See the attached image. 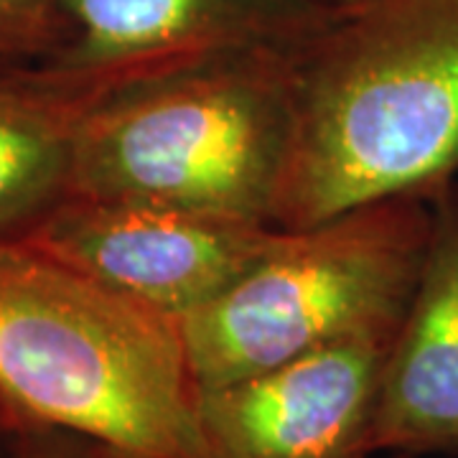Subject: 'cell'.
<instances>
[{"label": "cell", "instance_id": "1", "mask_svg": "<svg viewBox=\"0 0 458 458\" xmlns=\"http://www.w3.org/2000/svg\"><path fill=\"white\" fill-rule=\"evenodd\" d=\"M295 128L273 225L433 197L458 171V0H375L293 51Z\"/></svg>", "mask_w": 458, "mask_h": 458}, {"label": "cell", "instance_id": "10", "mask_svg": "<svg viewBox=\"0 0 458 458\" xmlns=\"http://www.w3.org/2000/svg\"><path fill=\"white\" fill-rule=\"evenodd\" d=\"M62 41V0H0V72L41 64Z\"/></svg>", "mask_w": 458, "mask_h": 458}, {"label": "cell", "instance_id": "9", "mask_svg": "<svg viewBox=\"0 0 458 458\" xmlns=\"http://www.w3.org/2000/svg\"><path fill=\"white\" fill-rule=\"evenodd\" d=\"M87 107L29 69L0 72V242L21 240L66 199Z\"/></svg>", "mask_w": 458, "mask_h": 458}, {"label": "cell", "instance_id": "3", "mask_svg": "<svg viewBox=\"0 0 458 458\" xmlns=\"http://www.w3.org/2000/svg\"><path fill=\"white\" fill-rule=\"evenodd\" d=\"M293 128V51L153 77L87 107L66 197L273 225Z\"/></svg>", "mask_w": 458, "mask_h": 458}, {"label": "cell", "instance_id": "8", "mask_svg": "<svg viewBox=\"0 0 458 458\" xmlns=\"http://www.w3.org/2000/svg\"><path fill=\"white\" fill-rule=\"evenodd\" d=\"M458 451V181L430 197V232L382 367L369 454Z\"/></svg>", "mask_w": 458, "mask_h": 458}, {"label": "cell", "instance_id": "5", "mask_svg": "<svg viewBox=\"0 0 458 458\" xmlns=\"http://www.w3.org/2000/svg\"><path fill=\"white\" fill-rule=\"evenodd\" d=\"M62 47L26 69L92 105L214 59L295 51L339 8L334 0H62Z\"/></svg>", "mask_w": 458, "mask_h": 458}, {"label": "cell", "instance_id": "13", "mask_svg": "<svg viewBox=\"0 0 458 458\" xmlns=\"http://www.w3.org/2000/svg\"><path fill=\"white\" fill-rule=\"evenodd\" d=\"M0 458H5V456H0Z\"/></svg>", "mask_w": 458, "mask_h": 458}, {"label": "cell", "instance_id": "12", "mask_svg": "<svg viewBox=\"0 0 458 458\" xmlns=\"http://www.w3.org/2000/svg\"><path fill=\"white\" fill-rule=\"evenodd\" d=\"M339 11H354V8H361L367 3H375V0H334Z\"/></svg>", "mask_w": 458, "mask_h": 458}, {"label": "cell", "instance_id": "4", "mask_svg": "<svg viewBox=\"0 0 458 458\" xmlns=\"http://www.w3.org/2000/svg\"><path fill=\"white\" fill-rule=\"evenodd\" d=\"M428 232L430 197L387 199L288 229L270 255L179 321L199 390L352 336L397 331Z\"/></svg>", "mask_w": 458, "mask_h": 458}, {"label": "cell", "instance_id": "11", "mask_svg": "<svg viewBox=\"0 0 458 458\" xmlns=\"http://www.w3.org/2000/svg\"><path fill=\"white\" fill-rule=\"evenodd\" d=\"M5 458H123L99 443L59 430H33L3 438Z\"/></svg>", "mask_w": 458, "mask_h": 458}, {"label": "cell", "instance_id": "2", "mask_svg": "<svg viewBox=\"0 0 458 458\" xmlns=\"http://www.w3.org/2000/svg\"><path fill=\"white\" fill-rule=\"evenodd\" d=\"M176 318L0 242V438L59 430L123 458H201Z\"/></svg>", "mask_w": 458, "mask_h": 458}, {"label": "cell", "instance_id": "6", "mask_svg": "<svg viewBox=\"0 0 458 458\" xmlns=\"http://www.w3.org/2000/svg\"><path fill=\"white\" fill-rule=\"evenodd\" d=\"M285 232L156 204L66 197L21 242L181 321L270 255Z\"/></svg>", "mask_w": 458, "mask_h": 458}, {"label": "cell", "instance_id": "7", "mask_svg": "<svg viewBox=\"0 0 458 458\" xmlns=\"http://www.w3.org/2000/svg\"><path fill=\"white\" fill-rule=\"evenodd\" d=\"M397 331L328 344L260 375L199 390L201 458H364Z\"/></svg>", "mask_w": 458, "mask_h": 458}]
</instances>
